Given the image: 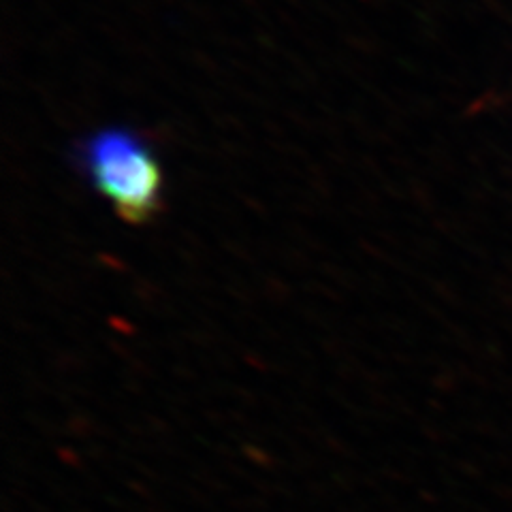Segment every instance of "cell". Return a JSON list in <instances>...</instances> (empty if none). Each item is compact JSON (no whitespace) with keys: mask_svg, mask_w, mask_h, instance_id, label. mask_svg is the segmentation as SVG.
<instances>
[{"mask_svg":"<svg viewBox=\"0 0 512 512\" xmlns=\"http://www.w3.org/2000/svg\"><path fill=\"white\" fill-rule=\"evenodd\" d=\"M77 165L122 222L146 224L163 207V165L135 131L114 126L88 135L77 148Z\"/></svg>","mask_w":512,"mask_h":512,"instance_id":"obj_1","label":"cell"}]
</instances>
